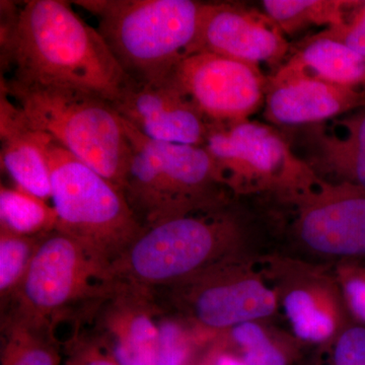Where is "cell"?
Instances as JSON below:
<instances>
[{"instance_id":"obj_1","label":"cell","mask_w":365,"mask_h":365,"mask_svg":"<svg viewBox=\"0 0 365 365\" xmlns=\"http://www.w3.org/2000/svg\"><path fill=\"white\" fill-rule=\"evenodd\" d=\"M1 63L11 76L66 86L112 103L127 76L98 29L69 4L32 0L21 9L2 4Z\"/></svg>"},{"instance_id":"obj_2","label":"cell","mask_w":365,"mask_h":365,"mask_svg":"<svg viewBox=\"0 0 365 365\" xmlns=\"http://www.w3.org/2000/svg\"><path fill=\"white\" fill-rule=\"evenodd\" d=\"M1 91L34 129L48 134L81 163L123 190L130 143L123 119L111 103L76 88L14 76L1 81Z\"/></svg>"},{"instance_id":"obj_3","label":"cell","mask_w":365,"mask_h":365,"mask_svg":"<svg viewBox=\"0 0 365 365\" xmlns=\"http://www.w3.org/2000/svg\"><path fill=\"white\" fill-rule=\"evenodd\" d=\"M242 234L241 218L225 201L144 228L110 270L151 292L165 289L237 256Z\"/></svg>"},{"instance_id":"obj_4","label":"cell","mask_w":365,"mask_h":365,"mask_svg":"<svg viewBox=\"0 0 365 365\" xmlns=\"http://www.w3.org/2000/svg\"><path fill=\"white\" fill-rule=\"evenodd\" d=\"M123 121L130 158L122 191L143 228L230 200L204 146L153 140Z\"/></svg>"},{"instance_id":"obj_5","label":"cell","mask_w":365,"mask_h":365,"mask_svg":"<svg viewBox=\"0 0 365 365\" xmlns=\"http://www.w3.org/2000/svg\"><path fill=\"white\" fill-rule=\"evenodd\" d=\"M98 31L128 78H165L191 55L203 2L194 0H83Z\"/></svg>"},{"instance_id":"obj_6","label":"cell","mask_w":365,"mask_h":365,"mask_svg":"<svg viewBox=\"0 0 365 365\" xmlns=\"http://www.w3.org/2000/svg\"><path fill=\"white\" fill-rule=\"evenodd\" d=\"M116 281L109 266L83 245L53 230L41 240L25 277L7 300L11 307L6 319L54 333L57 324L66 319L83 323Z\"/></svg>"},{"instance_id":"obj_7","label":"cell","mask_w":365,"mask_h":365,"mask_svg":"<svg viewBox=\"0 0 365 365\" xmlns=\"http://www.w3.org/2000/svg\"><path fill=\"white\" fill-rule=\"evenodd\" d=\"M55 230L111 267L143 232L123 192L50 138L46 148Z\"/></svg>"},{"instance_id":"obj_8","label":"cell","mask_w":365,"mask_h":365,"mask_svg":"<svg viewBox=\"0 0 365 365\" xmlns=\"http://www.w3.org/2000/svg\"><path fill=\"white\" fill-rule=\"evenodd\" d=\"M203 146L235 195L270 192L283 200L319 179L280 132L260 122L208 123Z\"/></svg>"},{"instance_id":"obj_9","label":"cell","mask_w":365,"mask_h":365,"mask_svg":"<svg viewBox=\"0 0 365 365\" xmlns=\"http://www.w3.org/2000/svg\"><path fill=\"white\" fill-rule=\"evenodd\" d=\"M155 292H160L155 294L205 334L227 332L241 324L268 318L279 306L277 290L237 256Z\"/></svg>"},{"instance_id":"obj_10","label":"cell","mask_w":365,"mask_h":365,"mask_svg":"<svg viewBox=\"0 0 365 365\" xmlns=\"http://www.w3.org/2000/svg\"><path fill=\"white\" fill-rule=\"evenodd\" d=\"M294 208V232L307 251L324 257L365 256V190L319 179L284 199Z\"/></svg>"},{"instance_id":"obj_11","label":"cell","mask_w":365,"mask_h":365,"mask_svg":"<svg viewBox=\"0 0 365 365\" xmlns=\"http://www.w3.org/2000/svg\"><path fill=\"white\" fill-rule=\"evenodd\" d=\"M170 74L209 123L246 121L265 106L269 76L245 62L196 53Z\"/></svg>"},{"instance_id":"obj_12","label":"cell","mask_w":365,"mask_h":365,"mask_svg":"<svg viewBox=\"0 0 365 365\" xmlns=\"http://www.w3.org/2000/svg\"><path fill=\"white\" fill-rule=\"evenodd\" d=\"M163 314L155 292L117 279L83 324L120 365H155Z\"/></svg>"},{"instance_id":"obj_13","label":"cell","mask_w":365,"mask_h":365,"mask_svg":"<svg viewBox=\"0 0 365 365\" xmlns=\"http://www.w3.org/2000/svg\"><path fill=\"white\" fill-rule=\"evenodd\" d=\"M115 111L137 131L153 140L203 146L208 121L172 74L140 81L127 76Z\"/></svg>"},{"instance_id":"obj_14","label":"cell","mask_w":365,"mask_h":365,"mask_svg":"<svg viewBox=\"0 0 365 365\" xmlns=\"http://www.w3.org/2000/svg\"><path fill=\"white\" fill-rule=\"evenodd\" d=\"M289 51L284 33L267 14L223 2L204 4L191 55L212 53L259 68L263 64L277 67L278 71Z\"/></svg>"},{"instance_id":"obj_15","label":"cell","mask_w":365,"mask_h":365,"mask_svg":"<svg viewBox=\"0 0 365 365\" xmlns=\"http://www.w3.org/2000/svg\"><path fill=\"white\" fill-rule=\"evenodd\" d=\"M279 302L299 339L323 343L344 330L346 309L336 277L307 264L278 260L271 265Z\"/></svg>"},{"instance_id":"obj_16","label":"cell","mask_w":365,"mask_h":365,"mask_svg":"<svg viewBox=\"0 0 365 365\" xmlns=\"http://www.w3.org/2000/svg\"><path fill=\"white\" fill-rule=\"evenodd\" d=\"M264 107L272 124L307 126L364 109L365 91L307 76L280 81L269 76Z\"/></svg>"},{"instance_id":"obj_17","label":"cell","mask_w":365,"mask_h":365,"mask_svg":"<svg viewBox=\"0 0 365 365\" xmlns=\"http://www.w3.org/2000/svg\"><path fill=\"white\" fill-rule=\"evenodd\" d=\"M307 126V157L302 160L317 176L365 190V108Z\"/></svg>"},{"instance_id":"obj_18","label":"cell","mask_w":365,"mask_h":365,"mask_svg":"<svg viewBox=\"0 0 365 365\" xmlns=\"http://www.w3.org/2000/svg\"><path fill=\"white\" fill-rule=\"evenodd\" d=\"M50 137L36 130L26 121L9 96L0 98V141L1 165L18 188L41 199L51 198L52 187L46 148Z\"/></svg>"},{"instance_id":"obj_19","label":"cell","mask_w":365,"mask_h":365,"mask_svg":"<svg viewBox=\"0 0 365 365\" xmlns=\"http://www.w3.org/2000/svg\"><path fill=\"white\" fill-rule=\"evenodd\" d=\"M307 76L365 91V56L342 43L312 36L270 78L287 79Z\"/></svg>"},{"instance_id":"obj_20","label":"cell","mask_w":365,"mask_h":365,"mask_svg":"<svg viewBox=\"0 0 365 365\" xmlns=\"http://www.w3.org/2000/svg\"><path fill=\"white\" fill-rule=\"evenodd\" d=\"M357 1L345 0H264V13L271 19L285 36L312 28H327L343 25L347 21V13Z\"/></svg>"},{"instance_id":"obj_21","label":"cell","mask_w":365,"mask_h":365,"mask_svg":"<svg viewBox=\"0 0 365 365\" xmlns=\"http://www.w3.org/2000/svg\"><path fill=\"white\" fill-rule=\"evenodd\" d=\"M61 343L50 329L4 318L0 365H59Z\"/></svg>"},{"instance_id":"obj_22","label":"cell","mask_w":365,"mask_h":365,"mask_svg":"<svg viewBox=\"0 0 365 365\" xmlns=\"http://www.w3.org/2000/svg\"><path fill=\"white\" fill-rule=\"evenodd\" d=\"M2 232L25 237L47 234L56 228L57 213L44 199L20 188L0 189Z\"/></svg>"},{"instance_id":"obj_23","label":"cell","mask_w":365,"mask_h":365,"mask_svg":"<svg viewBox=\"0 0 365 365\" xmlns=\"http://www.w3.org/2000/svg\"><path fill=\"white\" fill-rule=\"evenodd\" d=\"M44 235L25 237L0 232V297L6 302L21 284Z\"/></svg>"},{"instance_id":"obj_24","label":"cell","mask_w":365,"mask_h":365,"mask_svg":"<svg viewBox=\"0 0 365 365\" xmlns=\"http://www.w3.org/2000/svg\"><path fill=\"white\" fill-rule=\"evenodd\" d=\"M232 342L241 350L242 360L250 365H287V356L267 331L248 322L228 330Z\"/></svg>"},{"instance_id":"obj_25","label":"cell","mask_w":365,"mask_h":365,"mask_svg":"<svg viewBox=\"0 0 365 365\" xmlns=\"http://www.w3.org/2000/svg\"><path fill=\"white\" fill-rule=\"evenodd\" d=\"M193 335L180 319L165 316L160 319L157 364L186 365L193 348Z\"/></svg>"},{"instance_id":"obj_26","label":"cell","mask_w":365,"mask_h":365,"mask_svg":"<svg viewBox=\"0 0 365 365\" xmlns=\"http://www.w3.org/2000/svg\"><path fill=\"white\" fill-rule=\"evenodd\" d=\"M66 365H120L104 346L86 334H74L66 342Z\"/></svg>"},{"instance_id":"obj_27","label":"cell","mask_w":365,"mask_h":365,"mask_svg":"<svg viewBox=\"0 0 365 365\" xmlns=\"http://www.w3.org/2000/svg\"><path fill=\"white\" fill-rule=\"evenodd\" d=\"M336 279L348 311L365 323V268L341 266L336 273Z\"/></svg>"},{"instance_id":"obj_28","label":"cell","mask_w":365,"mask_h":365,"mask_svg":"<svg viewBox=\"0 0 365 365\" xmlns=\"http://www.w3.org/2000/svg\"><path fill=\"white\" fill-rule=\"evenodd\" d=\"M333 365H365V328L347 327L336 338Z\"/></svg>"},{"instance_id":"obj_29","label":"cell","mask_w":365,"mask_h":365,"mask_svg":"<svg viewBox=\"0 0 365 365\" xmlns=\"http://www.w3.org/2000/svg\"><path fill=\"white\" fill-rule=\"evenodd\" d=\"M206 365H250L241 357L235 356L230 353L217 352L211 356Z\"/></svg>"},{"instance_id":"obj_30","label":"cell","mask_w":365,"mask_h":365,"mask_svg":"<svg viewBox=\"0 0 365 365\" xmlns=\"http://www.w3.org/2000/svg\"><path fill=\"white\" fill-rule=\"evenodd\" d=\"M359 9L360 13L364 14V16H365V1H360Z\"/></svg>"},{"instance_id":"obj_31","label":"cell","mask_w":365,"mask_h":365,"mask_svg":"<svg viewBox=\"0 0 365 365\" xmlns=\"http://www.w3.org/2000/svg\"><path fill=\"white\" fill-rule=\"evenodd\" d=\"M206 365V364H205Z\"/></svg>"}]
</instances>
